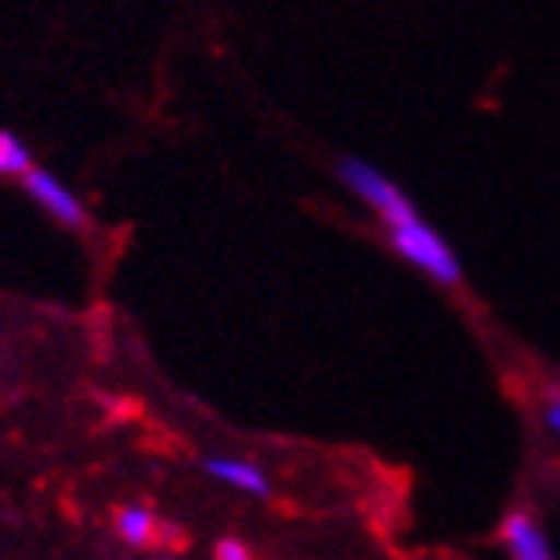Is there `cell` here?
<instances>
[{"label": "cell", "mask_w": 560, "mask_h": 560, "mask_svg": "<svg viewBox=\"0 0 560 560\" xmlns=\"http://www.w3.org/2000/svg\"><path fill=\"white\" fill-rule=\"evenodd\" d=\"M212 557H217V560H253V552H248L245 540L224 537V540H217V549H212Z\"/></svg>", "instance_id": "cell-8"}, {"label": "cell", "mask_w": 560, "mask_h": 560, "mask_svg": "<svg viewBox=\"0 0 560 560\" xmlns=\"http://www.w3.org/2000/svg\"><path fill=\"white\" fill-rule=\"evenodd\" d=\"M117 533H120V540L144 549V545H152V537H156V516H152L144 504H129V509L117 513Z\"/></svg>", "instance_id": "cell-6"}, {"label": "cell", "mask_w": 560, "mask_h": 560, "mask_svg": "<svg viewBox=\"0 0 560 560\" xmlns=\"http://www.w3.org/2000/svg\"><path fill=\"white\" fill-rule=\"evenodd\" d=\"M388 241H393V248L409 260L412 269L432 277L436 284H456V280H460V260H456L448 241H444L429 221L417 217V221H409V224H397V229H388Z\"/></svg>", "instance_id": "cell-1"}, {"label": "cell", "mask_w": 560, "mask_h": 560, "mask_svg": "<svg viewBox=\"0 0 560 560\" xmlns=\"http://www.w3.org/2000/svg\"><path fill=\"white\" fill-rule=\"evenodd\" d=\"M28 168H33V161H28V149H24L12 132H0V176H16V173L24 176Z\"/></svg>", "instance_id": "cell-7"}, {"label": "cell", "mask_w": 560, "mask_h": 560, "mask_svg": "<svg viewBox=\"0 0 560 560\" xmlns=\"http://www.w3.org/2000/svg\"><path fill=\"white\" fill-rule=\"evenodd\" d=\"M209 477H217L221 485L236 492H248V497H269V477L257 460H241V456H209L205 460Z\"/></svg>", "instance_id": "cell-4"}, {"label": "cell", "mask_w": 560, "mask_h": 560, "mask_svg": "<svg viewBox=\"0 0 560 560\" xmlns=\"http://www.w3.org/2000/svg\"><path fill=\"white\" fill-rule=\"evenodd\" d=\"M24 185H28V192H33V197L45 205V212H52L60 224H72V229L84 224V205L72 197L69 188L60 185L52 173H45V168H28V173H24Z\"/></svg>", "instance_id": "cell-3"}, {"label": "cell", "mask_w": 560, "mask_h": 560, "mask_svg": "<svg viewBox=\"0 0 560 560\" xmlns=\"http://www.w3.org/2000/svg\"><path fill=\"white\" fill-rule=\"evenodd\" d=\"M545 424H549V432H557L560 436V388L545 400Z\"/></svg>", "instance_id": "cell-9"}, {"label": "cell", "mask_w": 560, "mask_h": 560, "mask_svg": "<svg viewBox=\"0 0 560 560\" xmlns=\"http://www.w3.org/2000/svg\"><path fill=\"white\" fill-rule=\"evenodd\" d=\"M340 180L357 192V197L369 205V209L385 221V229H397V224H409L417 221V209H412V200L400 192L393 180H388L381 168H373L369 161H361V156H345L340 161Z\"/></svg>", "instance_id": "cell-2"}, {"label": "cell", "mask_w": 560, "mask_h": 560, "mask_svg": "<svg viewBox=\"0 0 560 560\" xmlns=\"http://www.w3.org/2000/svg\"><path fill=\"white\" fill-rule=\"evenodd\" d=\"M504 545L513 552V560H557L545 528L528 513H513L504 521Z\"/></svg>", "instance_id": "cell-5"}]
</instances>
